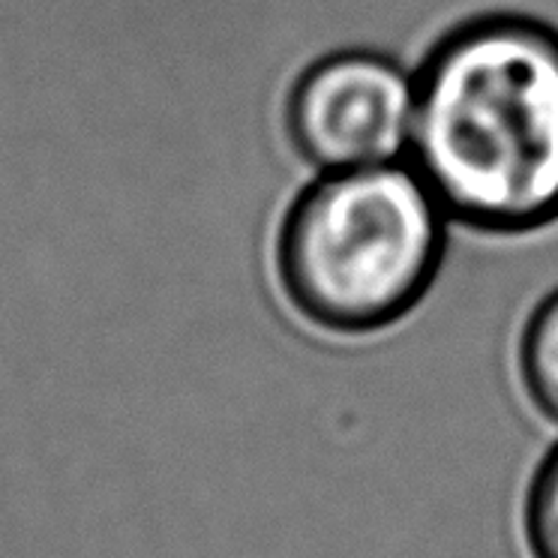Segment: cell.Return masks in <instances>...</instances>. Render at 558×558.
<instances>
[{
	"mask_svg": "<svg viewBox=\"0 0 558 558\" xmlns=\"http://www.w3.org/2000/svg\"><path fill=\"white\" fill-rule=\"evenodd\" d=\"M414 78L369 51H340L313 63L289 99V135L318 169L349 171L409 154Z\"/></svg>",
	"mask_w": 558,
	"mask_h": 558,
	"instance_id": "cell-3",
	"label": "cell"
},
{
	"mask_svg": "<svg viewBox=\"0 0 558 558\" xmlns=\"http://www.w3.org/2000/svg\"><path fill=\"white\" fill-rule=\"evenodd\" d=\"M520 366L534 405L558 424V292L534 310L522 333Z\"/></svg>",
	"mask_w": 558,
	"mask_h": 558,
	"instance_id": "cell-4",
	"label": "cell"
},
{
	"mask_svg": "<svg viewBox=\"0 0 558 558\" xmlns=\"http://www.w3.org/2000/svg\"><path fill=\"white\" fill-rule=\"evenodd\" d=\"M525 529L534 558H558V448L534 477Z\"/></svg>",
	"mask_w": 558,
	"mask_h": 558,
	"instance_id": "cell-5",
	"label": "cell"
},
{
	"mask_svg": "<svg viewBox=\"0 0 558 558\" xmlns=\"http://www.w3.org/2000/svg\"><path fill=\"white\" fill-rule=\"evenodd\" d=\"M409 166L481 231L558 219V34L522 15L450 31L414 75Z\"/></svg>",
	"mask_w": 558,
	"mask_h": 558,
	"instance_id": "cell-1",
	"label": "cell"
},
{
	"mask_svg": "<svg viewBox=\"0 0 558 558\" xmlns=\"http://www.w3.org/2000/svg\"><path fill=\"white\" fill-rule=\"evenodd\" d=\"M445 210L412 166L325 171L289 207L279 286L318 328L369 333L412 310L436 277Z\"/></svg>",
	"mask_w": 558,
	"mask_h": 558,
	"instance_id": "cell-2",
	"label": "cell"
}]
</instances>
